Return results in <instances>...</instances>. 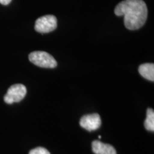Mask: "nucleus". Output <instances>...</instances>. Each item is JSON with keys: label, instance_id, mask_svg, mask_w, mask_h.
Here are the masks:
<instances>
[{"label": "nucleus", "instance_id": "1", "mask_svg": "<svg viewBox=\"0 0 154 154\" xmlns=\"http://www.w3.org/2000/svg\"><path fill=\"white\" fill-rule=\"evenodd\" d=\"M116 16H124V25L129 30L141 28L146 23L148 9L143 0H124L115 7Z\"/></svg>", "mask_w": 154, "mask_h": 154}, {"label": "nucleus", "instance_id": "2", "mask_svg": "<svg viewBox=\"0 0 154 154\" xmlns=\"http://www.w3.org/2000/svg\"><path fill=\"white\" fill-rule=\"evenodd\" d=\"M29 61L36 66L42 68L53 69L57 66L56 59L46 51H35L29 55Z\"/></svg>", "mask_w": 154, "mask_h": 154}, {"label": "nucleus", "instance_id": "3", "mask_svg": "<svg viewBox=\"0 0 154 154\" xmlns=\"http://www.w3.org/2000/svg\"><path fill=\"white\" fill-rule=\"evenodd\" d=\"M57 27V19L54 15H45L36 20L34 29L41 34L49 33Z\"/></svg>", "mask_w": 154, "mask_h": 154}, {"label": "nucleus", "instance_id": "4", "mask_svg": "<svg viewBox=\"0 0 154 154\" xmlns=\"http://www.w3.org/2000/svg\"><path fill=\"white\" fill-rule=\"evenodd\" d=\"M26 94V88L23 84H17L11 86L4 96V101L8 104L18 103L24 99Z\"/></svg>", "mask_w": 154, "mask_h": 154}, {"label": "nucleus", "instance_id": "5", "mask_svg": "<svg viewBox=\"0 0 154 154\" xmlns=\"http://www.w3.org/2000/svg\"><path fill=\"white\" fill-rule=\"evenodd\" d=\"M79 124L82 128L88 131H96L99 129L101 125V117L98 113L85 115L80 119Z\"/></svg>", "mask_w": 154, "mask_h": 154}, {"label": "nucleus", "instance_id": "6", "mask_svg": "<svg viewBox=\"0 0 154 154\" xmlns=\"http://www.w3.org/2000/svg\"><path fill=\"white\" fill-rule=\"evenodd\" d=\"M92 151L95 154H116V151L112 146L99 140L92 142Z\"/></svg>", "mask_w": 154, "mask_h": 154}, {"label": "nucleus", "instance_id": "7", "mask_svg": "<svg viewBox=\"0 0 154 154\" xmlns=\"http://www.w3.org/2000/svg\"><path fill=\"white\" fill-rule=\"evenodd\" d=\"M138 72L146 79L151 82L154 81V64L151 63H146L140 65Z\"/></svg>", "mask_w": 154, "mask_h": 154}, {"label": "nucleus", "instance_id": "8", "mask_svg": "<svg viewBox=\"0 0 154 154\" xmlns=\"http://www.w3.org/2000/svg\"><path fill=\"white\" fill-rule=\"evenodd\" d=\"M146 119L144 123V126L146 130L149 131H154V111L152 109H148L146 113Z\"/></svg>", "mask_w": 154, "mask_h": 154}, {"label": "nucleus", "instance_id": "9", "mask_svg": "<svg viewBox=\"0 0 154 154\" xmlns=\"http://www.w3.org/2000/svg\"><path fill=\"white\" fill-rule=\"evenodd\" d=\"M29 154H50L47 149L43 147H37L31 150Z\"/></svg>", "mask_w": 154, "mask_h": 154}, {"label": "nucleus", "instance_id": "10", "mask_svg": "<svg viewBox=\"0 0 154 154\" xmlns=\"http://www.w3.org/2000/svg\"><path fill=\"white\" fill-rule=\"evenodd\" d=\"M11 2V0H0V4L3 5H8Z\"/></svg>", "mask_w": 154, "mask_h": 154}, {"label": "nucleus", "instance_id": "11", "mask_svg": "<svg viewBox=\"0 0 154 154\" xmlns=\"http://www.w3.org/2000/svg\"><path fill=\"white\" fill-rule=\"evenodd\" d=\"M101 136H99V138H100V139H101Z\"/></svg>", "mask_w": 154, "mask_h": 154}]
</instances>
